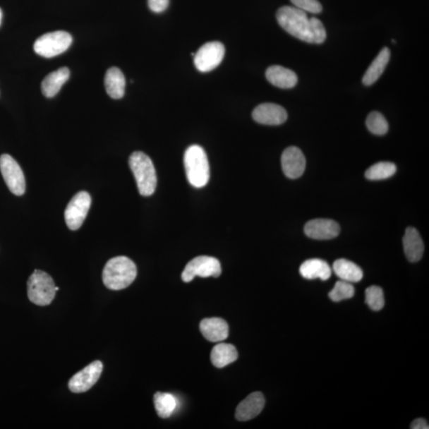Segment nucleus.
Wrapping results in <instances>:
<instances>
[{"label":"nucleus","mask_w":429,"mask_h":429,"mask_svg":"<svg viewBox=\"0 0 429 429\" xmlns=\"http://www.w3.org/2000/svg\"><path fill=\"white\" fill-rule=\"evenodd\" d=\"M403 247L409 262H418L424 255V243L418 231L412 226H409L406 230L405 236L403 237Z\"/></svg>","instance_id":"obj_17"},{"label":"nucleus","mask_w":429,"mask_h":429,"mask_svg":"<svg viewBox=\"0 0 429 429\" xmlns=\"http://www.w3.org/2000/svg\"><path fill=\"white\" fill-rule=\"evenodd\" d=\"M71 71L67 67H62L58 71L50 73L44 78L42 83V92L47 98H52L59 92L63 85L68 80Z\"/></svg>","instance_id":"obj_20"},{"label":"nucleus","mask_w":429,"mask_h":429,"mask_svg":"<svg viewBox=\"0 0 429 429\" xmlns=\"http://www.w3.org/2000/svg\"><path fill=\"white\" fill-rule=\"evenodd\" d=\"M277 20L290 35L311 44H322L327 37L326 30L318 18H308L306 11L285 6L277 12Z\"/></svg>","instance_id":"obj_1"},{"label":"nucleus","mask_w":429,"mask_h":429,"mask_svg":"<svg viewBox=\"0 0 429 429\" xmlns=\"http://www.w3.org/2000/svg\"><path fill=\"white\" fill-rule=\"evenodd\" d=\"M365 303L371 310L380 311L385 306L383 290L380 286H372L365 289Z\"/></svg>","instance_id":"obj_28"},{"label":"nucleus","mask_w":429,"mask_h":429,"mask_svg":"<svg viewBox=\"0 0 429 429\" xmlns=\"http://www.w3.org/2000/svg\"><path fill=\"white\" fill-rule=\"evenodd\" d=\"M339 225L329 219H315L308 222L305 226L306 235L318 241H327L339 236Z\"/></svg>","instance_id":"obj_14"},{"label":"nucleus","mask_w":429,"mask_h":429,"mask_svg":"<svg viewBox=\"0 0 429 429\" xmlns=\"http://www.w3.org/2000/svg\"><path fill=\"white\" fill-rule=\"evenodd\" d=\"M294 7L312 14H320L322 5L318 0H290Z\"/></svg>","instance_id":"obj_30"},{"label":"nucleus","mask_w":429,"mask_h":429,"mask_svg":"<svg viewBox=\"0 0 429 429\" xmlns=\"http://www.w3.org/2000/svg\"><path fill=\"white\" fill-rule=\"evenodd\" d=\"M397 171L395 164L381 162L375 164L365 171V178L370 181L384 180L394 175Z\"/></svg>","instance_id":"obj_26"},{"label":"nucleus","mask_w":429,"mask_h":429,"mask_svg":"<svg viewBox=\"0 0 429 429\" xmlns=\"http://www.w3.org/2000/svg\"><path fill=\"white\" fill-rule=\"evenodd\" d=\"M252 117L258 123L277 126L287 121L288 114L286 109L279 104L265 103L255 107Z\"/></svg>","instance_id":"obj_13"},{"label":"nucleus","mask_w":429,"mask_h":429,"mask_svg":"<svg viewBox=\"0 0 429 429\" xmlns=\"http://www.w3.org/2000/svg\"><path fill=\"white\" fill-rule=\"evenodd\" d=\"M282 167L284 174L290 179H299L305 172L306 160L302 151L296 147L284 150L282 155Z\"/></svg>","instance_id":"obj_12"},{"label":"nucleus","mask_w":429,"mask_h":429,"mask_svg":"<svg viewBox=\"0 0 429 429\" xmlns=\"http://www.w3.org/2000/svg\"><path fill=\"white\" fill-rule=\"evenodd\" d=\"M200 330L202 335L212 343L222 342L229 337V325L222 318H207L202 320Z\"/></svg>","instance_id":"obj_16"},{"label":"nucleus","mask_w":429,"mask_h":429,"mask_svg":"<svg viewBox=\"0 0 429 429\" xmlns=\"http://www.w3.org/2000/svg\"><path fill=\"white\" fill-rule=\"evenodd\" d=\"M2 20H3V11H2L1 8H0V26H1Z\"/></svg>","instance_id":"obj_33"},{"label":"nucleus","mask_w":429,"mask_h":429,"mask_svg":"<svg viewBox=\"0 0 429 429\" xmlns=\"http://www.w3.org/2000/svg\"><path fill=\"white\" fill-rule=\"evenodd\" d=\"M107 93L115 99H121L125 94L126 80L123 73L117 67H111L104 78Z\"/></svg>","instance_id":"obj_21"},{"label":"nucleus","mask_w":429,"mask_h":429,"mask_svg":"<svg viewBox=\"0 0 429 429\" xmlns=\"http://www.w3.org/2000/svg\"><path fill=\"white\" fill-rule=\"evenodd\" d=\"M92 204L90 193L81 191L75 194L66 207V223L68 228L75 231L80 228L87 217Z\"/></svg>","instance_id":"obj_8"},{"label":"nucleus","mask_w":429,"mask_h":429,"mask_svg":"<svg viewBox=\"0 0 429 429\" xmlns=\"http://www.w3.org/2000/svg\"><path fill=\"white\" fill-rule=\"evenodd\" d=\"M103 371V364L95 361L74 375L68 382V388L75 394L85 393L97 382Z\"/></svg>","instance_id":"obj_11"},{"label":"nucleus","mask_w":429,"mask_h":429,"mask_svg":"<svg viewBox=\"0 0 429 429\" xmlns=\"http://www.w3.org/2000/svg\"><path fill=\"white\" fill-rule=\"evenodd\" d=\"M224 54L225 47L222 42H207L194 55L195 66L200 72H210L222 62Z\"/></svg>","instance_id":"obj_10"},{"label":"nucleus","mask_w":429,"mask_h":429,"mask_svg":"<svg viewBox=\"0 0 429 429\" xmlns=\"http://www.w3.org/2000/svg\"><path fill=\"white\" fill-rule=\"evenodd\" d=\"M365 124L371 133L376 135H386L389 130V124L386 118L377 111H372L369 114Z\"/></svg>","instance_id":"obj_27"},{"label":"nucleus","mask_w":429,"mask_h":429,"mask_svg":"<svg viewBox=\"0 0 429 429\" xmlns=\"http://www.w3.org/2000/svg\"><path fill=\"white\" fill-rule=\"evenodd\" d=\"M411 429H428L429 425L426 420L423 418H418L414 420L410 425Z\"/></svg>","instance_id":"obj_32"},{"label":"nucleus","mask_w":429,"mask_h":429,"mask_svg":"<svg viewBox=\"0 0 429 429\" xmlns=\"http://www.w3.org/2000/svg\"><path fill=\"white\" fill-rule=\"evenodd\" d=\"M129 165L135 176L138 192L143 197L153 195L157 180L152 160L146 154L136 151L131 155Z\"/></svg>","instance_id":"obj_4"},{"label":"nucleus","mask_w":429,"mask_h":429,"mask_svg":"<svg viewBox=\"0 0 429 429\" xmlns=\"http://www.w3.org/2000/svg\"><path fill=\"white\" fill-rule=\"evenodd\" d=\"M72 42L71 34L66 31H54L40 37L34 44V50L43 58L52 59L66 52Z\"/></svg>","instance_id":"obj_6"},{"label":"nucleus","mask_w":429,"mask_h":429,"mask_svg":"<svg viewBox=\"0 0 429 429\" xmlns=\"http://www.w3.org/2000/svg\"><path fill=\"white\" fill-rule=\"evenodd\" d=\"M355 295V288L351 283L345 281H339L330 293V298L335 302L350 299Z\"/></svg>","instance_id":"obj_29"},{"label":"nucleus","mask_w":429,"mask_h":429,"mask_svg":"<svg viewBox=\"0 0 429 429\" xmlns=\"http://www.w3.org/2000/svg\"><path fill=\"white\" fill-rule=\"evenodd\" d=\"M184 165L189 184L195 188L205 187L210 179V168L203 148L193 145L185 152Z\"/></svg>","instance_id":"obj_3"},{"label":"nucleus","mask_w":429,"mask_h":429,"mask_svg":"<svg viewBox=\"0 0 429 429\" xmlns=\"http://www.w3.org/2000/svg\"><path fill=\"white\" fill-rule=\"evenodd\" d=\"M265 397L260 392H255L238 404L236 418L239 421H247L256 418L265 406Z\"/></svg>","instance_id":"obj_15"},{"label":"nucleus","mask_w":429,"mask_h":429,"mask_svg":"<svg viewBox=\"0 0 429 429\" xmlns=\"http://www.w3.org/2000/svg\"><path fill=\"white\" fill-rule=\"evenodd\" d=\"M59 287H56V291H59Z\"/></svg>","instance_id":"obj_34"},{"label":"nucleus","mask_w":429,"mask_h":429,"mask_svg":"<svg viewBox=\"0 0 429 429\" xmlns=\"http://www.w3.org/2000/svg\"><path fill=\"white\" fill-rule=\"evenodd\" d=\"M390 59V50L385 47L380 54H377L376 59L371 63V65L365 71L363 78V83L365 86H370L375 83L382 75L385 69H386Z\"/></svg>","instance_id":"obj_22"},{"label":"nucleus","mask_w":429,"mask_h":429,"mask_svg":"<svg viewBox=\"0 0 429 429\" xmlns=\"http://www.w3.org/2000/svg\"><path fill=\"white\" fill-rule=\"evenodd\" d=\"M238 352L234 346L230 344H218L211 352V361L217 368H225L237 361Z\"/></svg>","instance_id":"obj_23"},{"label":"nucleus","mask_w":429,"mask_h":429,"mask_svg":"<svg viewBox=\"0 0 429 429\" xmlns=\"http://www.w3.org/2000/svg\"><path fill=\"white\" fill-rule=\"evenodd\" d=\"M222 272V265L217 258L210 256H198L186 265L181 277L185 282H191L197 276L218 277Z\"/></svg>","instance_id":"obj_7"},{"label":"nucleus","mask_w":429,"mask_h":429,"mask_svg":"<svg viewBox=\"0 0 429 429\" xmlns=\"http://www.w3.org/2000/svg\"><path fill=\"white\" fill-rule=\"evenodd\" d=\"M266 77L271 85L283 90H289L298 84V75L291 69L272 66L267 68Z\"/></svg>","instance_id":"obj_18"},{"label":"nucleus","mask_w":429,"mask_h":429,"mask_svg":"<svg viewBox=\"0 0 429 429\" xmlns=\"http://www.w3.org/2000/svg\"><path fill=\"white\" fill-rule=\"evenodd\" d=\"M300 274L308 280L320 279L326 281L332 275V269L325 261L313 258L301 264Z\"/></svg>","instance_id":"obj_19"},{"label":"nucleus","mask_w":429,"mask_h":429,"mask_svg":"<svg viewBox=\"0 0 429 429\" xmlns=\"http://www.w3.org/2000/svg\"><path fill=\"white\" fill-rule=\"evenodd\" d=\"M154 402L157 415L164 419L171 416L178 406V400L173 394L169 393H156Z\"/></svg>","instance_id":"obj_25"},{"label":"nucleus","mask_w":429,"mask_h":429,"mask_svg":"<svg viewBox=\"0 0 429 429\" xmlns=\"http://www.w3.org/2000/svg\"><path fill=\"white\" fill-rule=\"evenodd\" d=\"M169 0H148L149 8L155 13H162L169 6Z\"/></svg>","instance_id":"obj_31"},{"label":"nucleus","mask_w":429,"mask_h":429,"mask_svg":"<svg viewBox=\"0 0 429 429\" xmlns=\"http://www.w3.org/2000/svg\"><path fill=\"white\" fill-rule=\"evenodd\" d=\"M136 276L135 262L125 256L111 258L106 263L103 270L104 286L111 290L128 288L135 281Z\"/></svg>","instance_id":"obj_2"},{"label":"nucleus","mask_w":429,"mask_h":429,"mask_svg":"<svg viewBox=\"0 0 429 429\" xmlns=\"http://www.w3.org/2000/svg\"><path fill=\"white\" fill-rule=\"evenodd\" d=\"M333 270L340 279L350 283L361 282L363 277V270L358 265L344 258L334 262Z\"/></svg>","instance_id":"obj_24"},{"label":"nucleus","mask_w":429,"mask_h":429,"mask_svg":"<svg viewBox=\"0 0 429 429\" xmlns=\"http://www.w3.org/2000/svg\"><path fill=\"white\" fill-rule=\"evenodd\" d=\"M0 171L10 191L23 195L26 191V180L18 162L9 155L0 156Z\"/></svg>","instance_id":"obj_9"},{"label":"nucleus","mask_w":429,"mask_h":429,"mask_svg":"<svg viewBox=\"0 0 429 429\" xmlns=\"http://www.w3.org/2000/svg\"><path fill=\"white\" fill-rule=\"evenodd\" d=\"M56 286L52 277L44 271L36 270L28 282L29 300L39 306L52 304L55 298Z\"/></svg>","instance_id":"obj_5"}]
</instances>
